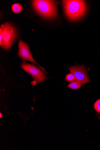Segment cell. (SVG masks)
I'll return each mask as SVG.
<instances>
[{
	"mask_svg": "<svg viewBox=\"0 0 100 150\" xmlns=\"http://www.w3.org/2000/svg\"><path fill=\"white\" fill-rule=\"evenodd\" d=\"M62 2L66 15L71 21L80 19L86 12V4L84 1H63Z\"/></svg>",
	"mask_w": 100,
	"mask_h": 150,
	"instance_id": "6da1fadb",
	"label": "cell"
},
{
	"mask_svg": "<svg viewBox=\"0 0 100 150\" xmlns=\"http://www.w3.org/2000/svg\"><path fill=\"white\" fill-rule=\"evenodd\" d=\"M32 4L35 11L43 18L51 19L57 14L56 3L55 1L36 0L32 1Z\"/></svg>",
	"mask_w": 100,
	"mask_h": 150,
	"instance_id": "7a4b0ae2",
	"label": "cell"
},
{
	"mask_svg": "<svg viewBox=\"0 0 100 150\" xmlns=\"http://www.w3.org/2000/svg\"><path fill=\"white\" fill-rule=\"evenodd\" d=\"M18 35L17 29L11 24L6 23L2 24L0 28V36L3 40L2 48L6 50L9 49Z\"/></svg>",
	"mask_w": 100,
	"mask_h": 150,
	"instance_id": "3957f363",
	"label": "cell"
},
{
	"mask_svg": "<svg viewBox=\"0 0 100 150\" xmlns=\"http://www.w3.org/2000/svg\"><path fill=\"white\" fill-rule=\"evenodd\" d=\"M22 69L27 73L31 75L39 83H41L47 79L43 72L37 66L26 63L24 60L21 64Z\"/></svg>",
	"mask_w": 100,
	"mask_h": 150,
	"instance_id": "277c9868",
	"label": "cell"
},
{
	"mask_svg": "<svg viewBox=\"0 0 100 150\" xmlns=\"http://www.w3.org/2000/svg\"><path fill=\"white\" fill-rule=\"evenodd\" d=\"M18 46V55L21 58L35 64L42 70L46 71L44 68L40 66L34 60L32 55L30 47L26 43L21 40L19 42Z\"/></svg>",
	"mask_w": 100,
	"mask_h": 150,
	"instance_id": "5b68a950",
	"label": "cell"
},
{
	"mask_svg": "<svg viewBox=\"0 0 100 150\" xmlns=\"http://www.w3.org/2000/svg\"><path fill=\"white\" fill-rule=\"evenodd\" d=\"M71 73L74 74L76 80L82 85L88 83L89 79L86 70L83 66H71L69 68Z\"/></svg>",
	"mask_w": 100,
	"mask_h": 150,
	"instance_id": "8992f818",
	"label": "cell"
},
{
	"mask_svg": "<svg viewBox=\"0 0 100 150\" xmlns=\"http://www.w3.org/2000/svg\"><path fill=\"white\" fill-rule=\"evenodd\" d=\"M82 84L79 81L76 80L69 84L67 87L72 89H77L82 86Z\"/></svg>",
	"mask_w": 100,
	"mask_h": 150,
	"instance_id": "52a82bcc",
	"label": "cell"
},
{
	"mask_svg": "<svg viewBox=\"0 0 100 150\" xmlns=\"http://www.w3.org/2000/svg\"><path fill=\"white\" fill-rule=\"evenodd\" d=\"M11 8L13 13H21L23 9L22 6L19 3L13 4Z\"/></svg>",
	"mask_w": 100,
	"mask_h": 150,
	"instance_id": "ba28073f",
	"label": "cell"
},
{
	"mask_svg": "<svg viewBox=\"0 0 100 150\" xmlns=\"http://www.w3.org/2000/svg\"><path fill=\"white\" fill-rule=\"evenodd\" d=\"M65 79L66 81L70 83L76 80L74 74L71 73L67 75Z\"/></svg>",
	"mask_w": 100,
	"mask_h": 150,
	"instance_id": "9c48e42d",
	"label": "cell"
},
{
	"mask_svg": "<svg viewBox=\"0 0 100 150\" xmlns=\"http://www.w3.org/2000/svg\"><path fill=\"white\" fill-rule=\"evenodd\" d=\"M94 108L96 111L98 113L100 114V99L95 103Z\"/></svg>",
	"mask_w": 100,
	"mask_h": 150,
	"instance_id": "30bf717a",
	"label": "cell"
},
{
	"mask_svg": "<svg viewBox=\"0 0 100 150\" xmlns=\"http://www.w3.org/2000/svg\"><path fill=\"white\" fill-rule=\"evenodd\" d=\"M0 116H1V117H0L1 118L3 117L1 113H0Z\"/></svg>",
	"mask_w": 100,
	"mask_h": 150,
	"instance_id": "8fae6325",
	"label": "cell"
}]
</instances>
